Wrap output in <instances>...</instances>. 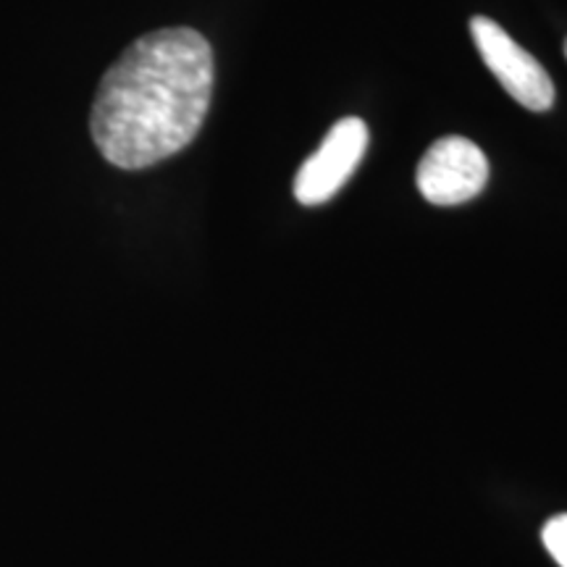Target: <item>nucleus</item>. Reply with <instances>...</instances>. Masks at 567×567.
<instances>
[{"instance_id": "nucleus-1", "label": "nucleus", "mask_w": 567, "mask_h": 567, "mask_svg": "<svg viewBox=\"0 0 567 567\" xmlns=\"http://www.w3.org/2000/svg\"><path fill=\"white\" fill-rule=\"evenodd\" d=\"M216 63L197 30L168 27L134 40L97 84L95 147L111 166L142 172L193 145L208 116Z\"/></svg>"}, {"instance_id": "nucleus-2", "label": "nucleus", "mask_w": 567, "mask_h": 567, "mask_svg": "<svg viewBox=\"0 0 567 567\" xmlns=\"http://www.w3.org/2000/svg\"><path fill=\"white\" fill-rule=\"evenodd\" d=\"M471 34L481 59L513 101L536 113L555 105V84L547 69L536 61V55L517 45L494 19L473 17Z\"/></svg>"}, {"instance_id": "nucleus-3", "label": "nucleus", "mask_w": 567, "mask_h": 567, "mask_svg": "<svg viewBox=\"0 0 567 567\" xmlns=\"http://www.w3.org/2000/svg\"><path fill=\"white\" fill-rule=\"evenodd\" d=\"M488 182V158L473 140H436L417 163L415 184L431 205H460L484 193Z\"/></svg>"}, {"instance_id": "nucleus-4", "label": "nucleus", "mask_w": 567, "mask_h": 567, "mask_svg": "<svg viewBox=\"0 0 567 567\" xmlns=\"http://www.w3.org/2000/svg\"><path fill=\"white\" fill-rule=\"evenodd\" d=\"M368 151L363 118H342L331 126L321 147L302 163L295 176V197L302 205L329 203L360 166Z\"/></svg>"}, {"instance_id": "nucleus-5", "label": "nucleus", "mask_w": 567, "mask_h": 567, "mask_svg": "<svg viewBox=\"0 0 567 567\" xmlns=\"http://www.w3.org/2000/svg\"><path fill=\"white\" fill-rule=\"evenodd\" d=\"M544 547L557 559L559 567H567V515H559L544 528Z\"/></svg>"}, {"instance_id": "nucleus-6", "label": "nucleus", "mask_w": 567, "mask_h": 567, "mask_svg": "<svg viewBox=\"0 0 567 567\" xmlns=\"http://www.w3.org/2000/svg\"><path fill=\"white\" fill-rule=\"evenodd\" d=\"M565 53H567V42H565Z\"/></svg>"}]
</instances>
